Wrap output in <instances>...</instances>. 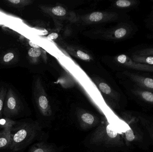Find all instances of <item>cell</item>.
<instances>
[{
  "label": "cell",
  "mask_w": 153,
  "mask_h": 152,
  "mask_svg": "<svg viewBox=\"0 0 153 152\" xmlns=\"http://www.w3.org/2000/svg\"><path fill=\"white\" fill-rule=\"evenodd\" d=\"M83 144L92 151H129L121 134L105 116L99 126L86 136Z\"/></svg>",
  "instance_id": "1"
},
{
  "label": "cell",
  "mask_w": 153,
  "mask_h": 152,
  "mask_svg": "<svg viewBox=\"0 0 153 152\" xmlns=\"http://www.w3.org/2000/svg\"><path fill=\"white\" fill-rule=\"evenodd\" d=\"M38 121L28 117L16 120L10 131L9 151H24L35 143L48 140L49 135Z\"/></svg>",
  "instance_id": "2"
},
{
  "label": "cell",
  "mask_w": 153,
  "mask_h": 152,
  "mask_svg": "<svg viewBox=\"0 0 153 152\" xmlns=\"http://www.w3.org/2000/svg\"><path fill=\"white\" fill-rule=\"evenodd\" d=\"M31 115L32 112L25 99L13 87L8 86L2 116L17 120Z\"/></svg>",
  "instance_id": "3"
},
{
  "label": "cell",
  "mask_w": 153,
  "mask_h": 152,
  "mask_svg": "<svg viewBox=\"0 0 153 152\" xmlns=\"http://www.w3.org/2000/svg\"><path fill=\"white\" fill-rule=\"evenodd\" d=\"M32 99L36 120L44 129L51 127L55 119L56 111L45 92L36 88L33 91Z\"/></svg>",
  "instance_id": "4"
},
{
  "label": "cell",
  "mask_w": 153,
  "mask_h": 152,
  "mask_svg": "<svg viewBox=\"0 0 153 152\" xmlns=\"http://www.w3.org/2000/svg\"><path fill=\"white\" fill-rule=\"evenodd\" d=\"M121 119L126 123V131L121 134L126 145L129 149L133 145H143L144 134L138 122L139 120L128 112H122Z\"/></svg>",
  "instance_id": "5"
},
{
  "label": "cell",
  "mask_w": 153,
  "mask_h": 152,
  "mask_svg": "<svg viewBox=\"0 0 153 152\" xmlns=\"http://www.w3.org/2000/svg\"><path fill=\"white\" fill-rule=\"evenodd\" d=\"M71 115L78 129L83 132L93 130L99 126L102 120V117L79 107L72 109Z\"/></svg>",
  "instance_id": "6"
},
{
  "label": "cell",
  "mask_w": 153,
  "mask_h": 152,
  "mask_svg": "<svg viewBox=\"0 0 153 152\" xmlns=\"http://www.w3.org/2000/svg\"><path fill=\"white\" fill-rule=\"evenodd\" d=\"M124 75L133 84L153 92V75L151 73L126 70Z\"/></svg>",
  "instance_id": "7"
},
{
  "label": "cell",
  "mask_w": 153,
  "mask_h": 152,
  "mask_svg": "<svg viewBox=\"0 0 153 152\" xmlns=\"http://www.w3.org/2000/svg\"><path fill=\"white\" fill-rule=\"evenodd\" d=\"M117 61L124 68L128 70L127 71L153 74V66L136 62L126 54H122L118 56Z\"/></svg>",
  "instance_id": "8"
},
{
  "label": "cell",
  "mask_w": 153,
  "mask_h": 152,
  "mask_svg": "<svg viewBox=\"0 0 153 152\" xmlns=\"http://www.w3.org/2000/svg\"><path fill=\"white\" fill-rule=\"evenodd\" d=\"M128 93L136 100L153 106V92L141 88L129 82Z\"/></svg>",
  "instance_id": "9"
},
{
  "label": "cell",
  "mask_w": 153,
  "mask_h": 152,
  "mask_svg": "<svg viewBox=\"0 0 153 152\" xmlns=\"http://www.w3.org/2000/svg\"><path fill=\"white\" fill-rule=\"evenodd\" d=\"M28 148L27 152H63L65 147L44 140L35 143Z\"/></svg>",
  "instance_id": "10"
},
{
  "label": "cell",
  "mask_w": 153,
  "mask_h": 152,
  "mask_svg": "<svg viewBox=\"0 0 153 152\" xmlns=\"http://www.w3.org/2000/svg\"><path fill=\"white\" fill-rule=\"evenodd\" d=\"M131 54L138 56H153V45L143 44L134 47Z\"/></svg>",
  "instance_id": "11"
},
{
  "label": "cell",
  "mask_w": 153,
  "mask_h": 152,
  "mask_svg": "<svg viewBox=\"0 0 153 152\" xmlns=\"http://www.w3.org/2000/svg\"><path fill=\"white\" fill-rule=\"evenodd\" d=\"M10 143V131L0 129V151H9Z\"/></svg>",
  "instance_id": "12"
},
{
  "label": "cell",
  "mask_w": 153,
  "mask_h": 152,
  "mask_svg": "<svg viewBox=\"0 0 153 152\" xmlns=\"http://www.w3.org/2000/svg\"><path fill=\"white\" fill-rule=\"evenodd\" d=\"M140 4L139 0H118L116 1V5L120 9L131 10L137 9Z\"/></svg>",
  "instance_id": "13"
},
{
  "label": "cell",
  "mask_w": 153,
  "mask_h": 152,
  "mask_svg": "<svg viewBox=\"0 0 153 152\" xmlns=\"http://www.w3.org/2000/svg\"><path fill=\"white\" fill-rule=\"evenodd\" d=\"M16 120L2 116L0 117V129L10 131L15 125Z\"/></svg>",
  "instance_id": "14"
},
{
  "label": "cell",
  "mask_w": 153,
  "mask_h": 152,
  "mask_svg": "<svg viewBox=\"0 0 153 152\" xmlns=\"http://www.w3.org/2000/svg\"><path fill=\"white\" fill-rule=\"evenodd\" d=\"M8 85L5 83H0V117L2 115L4 101L8 90Z\"/></svg>",
  "instance_id": "15"
},
{
  "label": "cell",
  "mask_w": 153,
  "mask_h": 152,
  "mask_svg": "<svg viewBox=\"0 0 153 152\" xmlns=\"http://www.w3.org/2000/svg\"><path fill=\"white\" fill-rule=\"evenodd\" d=\"M129 57L136 62L153 66V56H138L131 54Z\"/></svg>",
  "instance_id": "16"
},
{
  "label": "cell",
  "mask_w": 153,
  "mask_h": 152,
  "mask_svg": "<svg viewBox=\"0 0 153 152\" xmlns=\"http://www.w3.org/2000/svg\"><path fill=\"white\" fill-rule=\"evenodd\" d=\"M28 1L25 0H8L6 2L14 8L19 9L28 4Z\"/></svg>",
  "instance_id": "17"
},
{
  "label": "cell",
  "mask_w": 153,
  "mask_h": 152,
  "mask_svg": "<svg viewBox=\"0 0 153 152\" xmlns=\"http://www.w3.org/2000/svg\"><path fill=\"white\" fill-rule=\"evenodd\" d=\"M15 58V53L10 51L4 54L1 58V62L4 64H10Z\"/></svg>",
  "instance_id": "18"
},
{
  "label": "cell",
  "mask_w": 153,
  "mask_h": 152,
  "mask_svg": "<svg viewBox=\"0 0 153 152\" xmlns=\"http://www.w3.org/2000/svg\"><path fill=\"white\" fill-rule=\"evenodd\" d=\"M144 21L146 27L153 33V6L151 13L146 17Z\"/></svg>",
  "instance_id": "19"
},
{
  "label": "cell",
  "mask_w": 153,
  "mask_h": 152,
  "mask_svg": "<svg viewBox=\"0 0 153 152\" xmlns=\"http://www.w3.org/2000/svg\"><path fill=\"white\" fill-rule=\"evenodd\" d=\"M53 14L57 16H64L66 14V11L61 6H56L53 8L52 10Z\"/></svg>",
  "instance_id": "20"
},
{
  "label": "cell",
  "mask_w": 153,
  "mask_h": 152,
  "mask_svg": "<svg viewBox=\"0 0 153 152\" xmlns=\"http://www.w3.org/2000/svg\"><path fill=\"white\" fill-rule=\"evenodd\" d=\"M103 18V14L100 12H94L91 13L89 17V19L91 21H99Z\"/></svg>",
  "instance_id": "21"
},
{
  "label": "cell",
  "mask_w": 153,
  "mask_h": 152,
  "mask_svg": "<svg viewBox=\"0 0 153 152\" xmlns=\"http://www.w3.org/2000/svg\"><path fill=\"white\" fill-rule=\"evenodd\" d=\"M41 54V51L38 48H31L28 50V54L32 58H37Z\"/></svg>",
  "instance_id": "22"
},
{
  "label": "cell",
  "mask_w": 153,
  "mask_h": 152,
  "mask_svg": "<svg viewBox=\"0 0 153 152\" xmlns=\"http://www.w3.org/2000/svg\"><path fill=\"white\" fill-rule=\"evenodd\" d=\"M77 56L82 59L84 60H90V57L88 54L81 51H78L76 53Z\"/></svg>",
  "instance_id": "23"
},
{
  "label": "cell",
  "mask_w": 153,
  "mask_h": 152,
  "mask_svg": "<svg viewBox=\"0 0 153 152\" xmlns=\"http://www.w3.org/2000/svg\"><path fill=\"white\" fill-rule=\"evenodd\" d=\"M58 35L56 33H53L48 35V39L50 41H53L58 38Z\"/></svg>",
  "instance_id": "24"
},
{
  "label": "cell",
  "mask_w": 153,
  "mask_h": 152,
  "mask_svg": "<svg viewBox=\"0 0 153 152\" xmlns=\"http://www.w3.org/2000/svg\"><path fill=\"white\" fill-rule=\"evenodd\" d=\"M146 126L147 128V129H148V131L150 132V134H151L152 137L153 139V124L149 125L148 123H146L145 125Z\"/></svg>",
  "instance_id": "25"
},
{
  "label": "cell",
  "mask_w": 153,
  "mask_h": 152,
  "mask_svg": "<svg viewBox=\"0 0 153 152\" xmlns=\"http://www.w3.org/2000/svg\"><path fill=\"white\" fill-rule=\"evenodd\" d=\"M7 152H24L23 151H8Z\"/></svg>",
  "instance_id": "26"
},
{
  "label": "cell",
  "mask_w": 153,
  "mask_h": 152,
  "mask_svg": "<svg viewBox=\"0 0 153 152\" xmlns=\"http://www.w3.org/2000/svg\"><path fill=\"white\" fill-rule=\"evenodd\" d=\"M8 151H1L0 152H7Z\"/></svg>",
  "instance_id": "27"
},
{
  "label": "cell",
  "mask_w": 153,
  "mask_h": 152,
  "mask_svg": "<svg viewBox=\"0 0 153 152\" xmlns=\"http://www.w3.org/2000/svg\"><path fill=\"white\" fill-rule=\"evenodd\" d=\"M91 152H97V151H92Z\"/></svg>",
  "instance_id": "28"
}]
</instances>
